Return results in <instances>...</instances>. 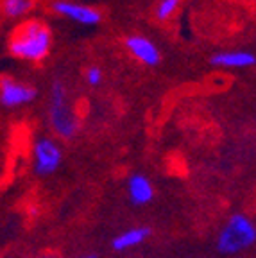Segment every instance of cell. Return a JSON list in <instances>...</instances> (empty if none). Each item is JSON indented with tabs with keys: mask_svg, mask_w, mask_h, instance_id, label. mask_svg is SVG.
I'll return each mask as SVG.
<instances>
[{
	"mask_svg": "<svg viewBox=\"0 0 256 258\" xmlns=\"http://www.w3.org/2000/svg\"><path fill=\"white\" fill-rule=\"evenodd\" d=\"M54 47V32L41 18H27L11 31L8 50L15 59L24 63H41Z\"/></svg>",
	"mask_w": 256,
	"mask_h": 258,
	"instance_id": "1",
	"label": "cell"
},
{
	"mask_svg": "<svg viewBox=\"0 0 256 258\" xmlns=\"http://www.w3.org/2000/svg\"><path fill=\"white\" fill-rule=\"evenodd\" d=\"M124 47L131 54L133 59H136L144 67H149V69H156L163 59L160 45L145 34H138V32L127 34L124 38Z\"/></svg>",
	"mask_w": 256,
	"mask_h": 258,
	"instance_id": "7",
	"label": "cell"
},
{
	"mask_svg": "<svg viewBox=\"0 0 256 258\" xmlns=\"http://www.w3.org/2000/svg\"><path fill=\"white\" fill-rule=\"evenodd\" d=\"M125 194H127V201L133 206L142 208V206H147L154 201L156 190L145 174L135 172L125 179Z\"/></svg>",
	"mask_w": 256,
	"mask_h": 258,
	"instance_id": "9",
	"label": "cell"
},
{
	"mask_svg": "<svg viewBox=\"0 0 256 258\" xmlns=\"http://www.w3.org/2000/svg\"><path fill=\"white\" fill-rule=\"evenodd\" d=\"M83 77L90 88H99L104 83V70L100 69L99 64H90V67L84 69Z\"/></svg>",
	"mask_w": 256,
	"mask_h": 258,
	"instance_id": "13",
	"label": "cell"
},
{
	"mask_svg": "<svg viewBox=\"0 0 256 258\" xmlns=\"http://www.w3.org/2000/svg\"><path fill=\"white\" fill-rule=\"evenodd\" d=\"M47 122L57 140H74L81 120L68 86L61 77H54L47 92Z\"/></svg>",
	"mask_w": 256,
	"mask_h": 258,
	"instance_id": "2",
	"label": "cell"
},
{
	"mask_svg": "<svg viewBox=\"0 0 256 258\" xmlns=\"http://www.w3.org/2000/svg\"><path fill=\"white\" fill-rule=\"evenodd\" d=\"M36 9V0H0V16L6 20H27V16Z\"/></svg>",
	"mask_w": 256,
	"mask_h": 258,
	"instance_id": "11",
	"label": "cell"
},
{
	"mask_svg": "<svg viewBox=\"0 0 256 258\" xmlns=\"http://www.w3.org/2000/svg\"><path fill=\"white\" fill-rule=\"evenodd\" d=\"M81 258H99L97 254H93V253H90V254H84V256H81Z\"/></svg>",
	"mask_w": 256,
	"mask_h": 258,
	"instance_id": "14",
	"label": "cell"
},
{
	"mask_svg": "<svg viewBox=\"0 0 256 258\" xmlns=\"http://www.w3.org/2000/svg\"><path fill=\"white\" fill-rule=\"evenodd\" d=\"M181 2H183V0H158L152 15H154V18H156L158 22H168L177 11H179Z\"/></svg>",
	"mask_w": 256,
	"mask_h": 258,
	"instance_id": "12",
	"label": "cell"
},
{
	"mask_svg": "<svg viewBox=\"0 0 256 258\" xmlns=\"http://www.w3.org/2000/svg\"><path fill=\"white\" fill-rule=\"evenodd\" d=\"M50 11L59 18L83 25V27H97L104 20V15L99 8L84 4V2H76V0H52Z\"/></svg>",
	"mask_w": 256,
	"mask_h": 258,
	"instance_id": "6",
	"label": "cell"
},
{
	"mask_svg": "<svg viewBox=\"0 0 256 258\" xmlns=\"http://www.w3.org/2000/svg\"><path fill=\"white\" fill-rule=\"evenodd\" d=\"M151 235L152 230L149 226H133L111 238V249L116 253H124V251L140 247L151 238Z\"/></svg>",
	"mask_w": 256,
	"mask_h": 258,
	"instance_id": "10",
	"label": "cell"
},
{
	"mask_svg": "<svg viewBox=\"0 0 256 258\" xmlns=\"http://www.w3.org/2000/svg\"><path fill=\"white\" fill-rule=\"evenodd\" d=\"M210 64L220 70H245L256 64V54L245 48H229L210 54Z\"/></svg>",
	"mask_w": 256,
	"mask_h": 258,
	"instance_id": "8",
	"label": "cell"
},
{
	"mask_svg": "<svg viewBox=\"0 0 256 258\" xmlns=\"http://www.w3.org/2000/svg\"><path fill=\"white\" fill-rule=\"evenodd\" d=\"M36 258H56L54 254H41V256H36Z\"/></svg>",
	"mask_w": 256,
	"mask_h": 258,
	"instance_id": "15",
	"label": "cell"
},
{
	"mask_svg": "<svg viewBox=\"0 0 256 258\" xmlns=\"http://www.w3.org/2000/svg\"><path fill=\"white\" fill-rule=\"evenodd\" d=\"M256 244V224L244 212L231 214L215 238V249L222 256H233Z\"/></svg>",
	"mask_w": 256,
	"mask_h": 258,
	"instance_id": "3",
	"label": "cell"
},
{
	"mask_svg": "<svg viewBox=\"0 0 256 258\" xmlns=\"http://www.w3.org/2000/svg\"><path fill=\"white\" fill-rule=\"evenodd\" d=\"M40 90L29 81H22L13 76L0 77V108L20 109L38 101Z\"/></svg>",
	"mask_w": 256,
	"mask_h": 258,
	"instance_id": "5",
	"label": "cell"
},
{
	"mask_svg": "<svg viewBox=\"0 0 256 258\" xmlns=\"http://www.w3.org/2000/svg\"><path fill=\"white\" fill-rule=\"evenodd\" d=\"M63 147L56 137L41 135L32 142L31 149V163L32 172L38 177H50L63 165Z\"/></svg>",
	"mask_w": 256,
	"mask_h": 258,
	"instance_id": "4",
	"label": "cell"
}]
</instances>
